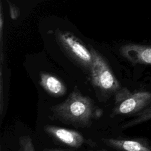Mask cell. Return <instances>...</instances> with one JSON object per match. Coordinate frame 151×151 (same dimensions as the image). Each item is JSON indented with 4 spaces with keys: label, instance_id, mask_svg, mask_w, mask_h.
Masks as SVG:
<instances>
[{
    "label": "cell",
    "instance_id": "4",
    "mask_svg": "<svg viewBox=\"0 0 151 151\" xmlns=\"http://www.w3.org/2000/svg\"><path fill=\"white\" fill-rule=\"evenodd\" d=\"M55 39L57 44L70 60L89 75L93 64V55L89 48L71 33L58 32Z\"/></svg>",
    "mask_w": 151,
    "mask_h": 151
},
{
    "label": "cell",
    "instance_id": "10",
    "mask_svg": "<svg viewBox=\"0 0 151 151\" xmlns=\"http://www.w3.org/2000/svg\"><path fill=\"white\" fill-rule=\"evenodd\" d=\"M19 151H35L31 137L28 135L21 136L19 139Z\"/></svg>",
    "mask_w": 151,
    "mask_h": 151
},
{
    "label": "cell",
    "instance_id": "5",
    "mask_svg": "<svg viewBox=\"0 0 151 151\" xmlns=\"http://www.w3.org/2000/svg\"><path fill=\"white\" fill-rule=\"evenodd\" d=\"M44 130L57 144L67 147L71 150L78 149L84 145L94 147L96 143L86 139L77 131L62 127L45 125Z\"/></svg>",
    "mask_w": 151,
    "mask_h": 151
},
{
    "label": "cell",
    "instance_id": "2",
    "mask_svg": "<svg viewBox=\"0 0 151 151\" xmlns=\"http://www.w3.org/2000/svg\"><path fill=\"white\" fill-rule=\"evenodd\" d=\"M93 64L89 76L99 100L106 101L122 87L104 57L91 45Z\"/></svg>",
    "mask_w": 151,
    "mask_h": 151
},
{
    "label": "cell",
    "instance_id": "9",
    "mask_svg": "<svg viewBox=\"0 0 151 151\" xmlns=\"http://www.w3.org/2000/svg\"><path fill=\"white\" fill-rule=\"evenodd\" d=\"M151 121V105L142 111L141 112L136 114L130 120L124 122L121 126L122 130L127 129L137 125H139L147 122Z\"/></svg>",
    "mask_w": 151,
    "mask_h": 151
},
{
    "label": "cell",
    "instance_id": "1",
    "mask_svg": "<svg viewBox=\"0 0 151 151\" xmlns=\"http://www.w3.org/2000/svg\"><path fill=\"white\" fill-rule=\"evenodd\" d=\"M50 110L51 120L76 128H89L103 114V110L91 97L82 94L77 86L65 100L51 106Z\"/></svg>",
    "mask_w": 151,
    "mask_h": 151
},
{
    "label": "cell",
    "instance_id": "3",
    "mask_svg": "<svg viewBox=\"0 0 151 151\" xmlns=\"http://www.w3.org/2000/svg\"><path fill=\"white\" fill-rule=\"evenodd\" d=\"M114 104L110 117L132 116L141 112L151 105V90L130 91L122 87L114 95Z\"/></svg>",
    "mask_w": 151,
    "mask_h": 151
},
{
    "label": "cell",
    "instance_id": "8",
    "mask_svg": "<svg viewBox=\"0 0 151 151\" xmlns=\"http://www.w3.org/2000/svg\"><path fill=\"white\" fill-rule=\"evenodd\" d=\"M40 84L43 89L52 97H63L67 93V88L64 83L57 76L48 73H40Z\"/></svg>",
    "mask_w": 151,
    "mask_h": 151
},
{
    "label": "cell",
    "instance_id": "7",
    "mask_svg": "<svg viewBox=\"0 0 151 151\" xmlns=\"http://www.w3.org/2000/svg\"><path fill=\"white\" fill-rule=\"evenodd\" d=\"M102 142L108 147L117 150L151 151V140L144 137H134L127 139L106 138Z\"/></svg>",
    "mask_w": 151,
    "mask_h": 151
},
{
    "label": "cell",
    "instance_id": "6",
    "mask_svg": "<svg viewBox=\"0 0 151 151\" xmlns=\"http://www.w3.org/2000/svg\"><path fill=\"white\" fill-rule=\"evenodd\" d=\"M122 57L133 65L151 67V44L127 42L119 49Z\"/></svg>",
    "mask_w": 151,
    "mask_h": 151
}]
</instances>
